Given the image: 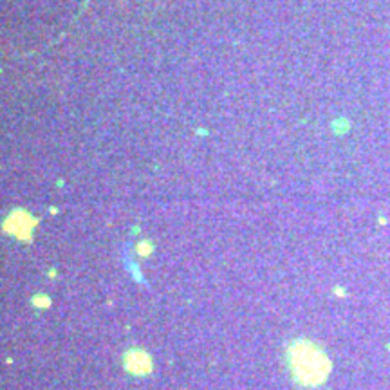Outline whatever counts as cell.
<instances>
[{
	"mask_svg": "<svg viewBox=\"0 0 390 390\" xmlns=\"http://www.w3.org/2000/svg\"><path fill=\"white\" fill-rule=\"evenodd\" d=\"M123 368L134 378H146L154 370V360L145 349L132 347L123 354Z\"/></svg>",
	"mask_w": 390,
	"mask_h": 390,
	"instance_id": "obj_2",
	"label": "cell"
},
{
	"mask_svg": "<svg viewBox=\"0 0 390 390\" xmlns=\"http://www.w3.org/2000/svg\"><path fill=\"white\" fill-rule=\"evenodd\" d=\"M285 362L291 376L302 387H318L331 372V360L322 347L296 338L285 349Z\"/></svg>",
	"mask_w": 390,
	"mask_h": 390,
	"instance_id": "obj_1",
	"label": "cell"
},
{
	"mask_svg": "<svg viewBox=\"0 0 390 390\" xmlns=\"http://www.w3.org/2000/svg\"><path fill=\"white\" fill-rule=\"evenodd\" d=\"M33 219L28 213L15 212L11 217L6 221V229L9 233L17 235L18 239H29L31 235V228H33Z\"/></svg>",
	"mask_w": 390,
	"mask_h": 390,
	"instance_id": "obj_3",
	"label": "cell"
}]
</instances>
